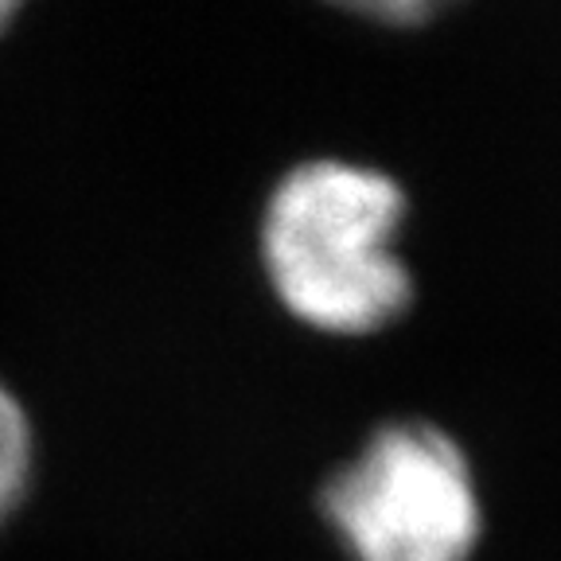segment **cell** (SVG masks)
<instances>
[{"label":"cell","mask_w":561,"mask_h":561,"mask_svg":"<svg viewBox=\"0 0 561 561\" xmlns=\"http://www.w3.org/2000/svg\"><path fill=\"white\" fill-rule=\"evenodd\" d=\"M402 219V187L375 168H293L262 215V265L277 300L324 335H375L402 320L413 300L394 250Z\"/></svg>","instance_id":"cell-1"},{"label":"cell","mask_w":561,"mask_h":561,"mask_svg":"<svg viewBox=\"0 0 561 561\" xmlns=\"http://www.w3.org/2000/svg\"><path fill=\"white\" fill-rule=\"evenodd\" d=\"M351 561H472L483 503L472 460L433 421H386L320 488Z\"/></svg>","instance_id":"cell-2"},{"label":"cell","mask_w":561,"mask_h":561,"mask_svg":"<svg viewBox=\"0 0 561 561\" xmlns=\"http://www.w3.org/2000/svg\"><path fill=\"white\" fill-rule=\"evenodd\" d=\"M35 476V430L24 402L0 378V530L24 507Z\"/></svg>","instance_id":"cell-3"},{"label":"cell","mask_w":561,"mask_h":561,"mask_svg":"<svg viewBox=\"0 0 561 561\" xmlns=\"http://www.w3.org/2000/svg\"><path fill=\"white\" fill-rule=\"evenodd\" d=\"M328 4L355 12V16L382 20V24H425L456 0H328Z\"/></svg>","instance_id":"cell-4"},{"label":"cell","mask_w":561,"mask_h":561,"mask_svg":"<svg viewBox=\"0 0 561 561\" xmlns=\"http://www.w3.org/2000/svg\"><path fill=\"white\" fill-rule=\"evenodd\" d=\"M24 4L27 0H0V35L9 32V24L24 12Z\"/></svg>","instance_id":"cell-5"}]
</instances>
